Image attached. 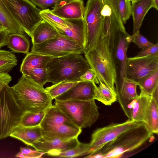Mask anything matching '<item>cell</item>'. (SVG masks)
Here are the masks:
<instances>
[{
    "instance_id": "6da1fadb",
    "label": "cell",
    "mask_w": 158,
    "mask_h": 158,
    "mask_svg": "<svg viewBox=\"0 0 158 158\" xmlns=\"http://www.w3.org/2000/svg\"><path fill=\"white\" fill-rule=\"evenodd\" d=\"M118 33H102L98 45L83 52L98 81H102L115 91L117 74L115 49Z\"/></svg>"
},
{
    "instance_id": "7a4b0ae2",
    "label": "cell",
    "mask_w": 158,
    "mask_h": 158,
    "mask_svg": "<svg viewBox=\"0 0 158 158\" xmlns=\"http://www.w3.org/2000/svg\"><path fill=\"white\" fill-rule=\"evenodd\" d=\"M11 87L16 102L25 112L44 111L52 105V100L46 89L28 76L22 74Z\"/></svg>"
},
{
    "instance_id": "3957f363",
    "label": "cell",
    "mask_w": 158,
    "mask_h": 158,
    "mask_svg": "<svg viewBox=\"0 0 158 158\" xmlns=\"http://www.w3.org/2000/svg\"><path fill=\"white\" fill-rule=\"evenodd\" d=\"M90 68L86 59L81 54L72 53L52 57L46 65L48 82L54 84L65 81H83L80 77Z\"/></svg>"
},
{
    "instance_id": "277c9868",
    "label": "cell",
    "mask_w": 158,
    "mask_h": 158,
    "mask_svg": "<svg viewBox=\"0 0 158 158\" xmlns=\"http://www.w3.org/2000/svg\"><path fill=\"white\" fill-rule=\"evenodd\" d=\"M153 133L143 123L124 132L106 144L92 158H119L126 152L139 148L150 138Z\"/></svg>"
},
{
    "instance_id": "5b68a950",
    "label": "cell",
    "mask_w": 158,
    "mask_h": 158,
    "mask_svg": "<svg viewBox=\"0 0 158 158\" xmlns=\"http://www.w3.org/2000/svg\"><path fill=\"white\" fill-rule=\"evenodd\" d=\"M54 104L75 126L81 129L91 127L99 117L98 107L95 100L84 101L55 99Z\"/></svg>"
},
{
    "instance_id": "8992f818",
    "label": "cell",
    "mask_w": 158,
    "mask_h": 158,
    "mask_svg": "<svg viewBox=\"0 0 158 158\" xmlns=\"http://www.w3.org/2000/svg\"><path fill=\"white\" fill-rule=\"evenodd\" d=\"M25 112L16 101L11 87L6 85L0 92V139L19 125Z\"/></svg>"
},
{
    "instance_id": "52a82bcc",
    "label": "cell",
    "mask_w": 158,
    "mask_h": 158,
    "mask_svg": "<svg viewBox=\"0 0 158 158\" xmlns=\"http://www.w3.org/2000/svg\"><path fill=\"white\" fill-rule=\"evenodd\" d=\"M2 0L25 33L31 37L35 27L43 20L41 10L29 0Z\"/></svg>"
},
{
    "instance_id": "ba28073f",
    "label": "cell",
    "mask_w": 158,
    "mask_h": 158,
    "mask_svg": "<svg viewBox=\"0 0 158 158\" xmlns=\"http://www.w3.org/2000/svg\"><path fill=\"white\" fill-rule=\"evenodd\" d=\"M103 4V0L87 1L83 17L87 33V44L84 52L94 48L99 42L102 29L101 10Z\"/></svg>"
},
{
    "instance_id": "9c48e42d",
    "label": "cell",
    "mask_w": 158,
    "mask_h": 158,
    "mask_svg": "<svg viewBox=\"0 0 158 158\" xmlns=\"http://www.w3.org/2000/svg\"><path fill=\"white\" fill-rule=\"evenodd\" d=\"M84 50V48L75 40L59 34L47 41L32 44L31 52L57 57L72 53L81 54Z\"/></svg>"
},
{
    "instance_id": "30bf717a",
    "label": "cell",
    "mask_w": 158,
    "mask_h": 158,
    "mask_svg": "<svg viewBox=\"0 0 158 158\" xmlns=\"http://www.w3.org/2000/svg\"><path fill=\"white\" fill-rule=\"evenodd\" d=\"M141 123L128 119L122 123H113L97 129L91 135L88 155L98 152L106 144L121 134L137 127Z\"/></svg>"
},
{
    "instance_id": "8fae6325",
    "label": "cell",
    "mask_w": 158,
    "mask_h": 158,
    "mask_svg": "<svg viewBox=\"0 0 158 158\" xmlns=\"http://www.w3.org/2000/svg\"><path fill=\"white\" fill-rule=\"evenodd\" d=\"M158 69V55L127 57L125 77L138 82Z\"/></svg>"
},
{
    "instance_id": "7c38bea8",
    "label": "cell",
    "mask_w": 158,
    "mask_h": 158,
    "mask_svg": "<svg viewBox=\"0 0 158 158\" xmlns=\"http://www.w3.org/2000/svg\"><path fill=\"white\" fill-rule=\"evenodd\" d=\"M118 0H103L101 10L102 24V32L115 33L126 30L119 11Z\"/></svg>"
},
{
    "instance_id": "4fadbf2b",
    "label": "cell",
    "mask_w": 158,
    "mask_h": 158,
    "mask_svg": "<svg viewBox=\"0 0 158 158\" xmlns=\"http://www.w3.org/2000/svg\"><path fill=\"white\" fill-rule=\"evenodd\" d=\"M137 82L124 77L120 80L119 85H117L115 88L117 100L129 119L131 118V104L139 96L137 92Z\"/></svg>"
},
{
    "instance_id": "5bb4252c",
    "label": "cell",
    "mask_w": 158,
    "mask_h": 158,
    "mask_svg": "<svg viewBox=\"0 0 158 158\" xmlns=\"http://www.w3.org/2000/svg\"><path fill=\"white\" fill-rule=\"evenodd\" d=\"M80 143L78 137L66 141L58 139L47 141L42 138L33 143L31 146L37 151L56 157L60 153L77 147Z\"/></svg>"
},
{
    "instance_id": "9a60e30c",
    "label": "cell",
    "mask_w": 158,
    "mask_h": 158,
    "mask_svg": "<svg viewBox=\"0 0 158 158\" xmlns=\"http://www.w3.org/2000/svg\"><path fill=\"white\" fill-rule=\"evenodd\" d=\"M97 86L96 83L94 82L80 81L67 91L56 97L55 99L84 101L95 100Z\"/></svg>"
},
{
    "instance_id": "2e32d148",
    "label": "cell",
    "mask_w": 158,
    "mask_h": 158,
    "mask_svg": "<svg viewBox=\"0 0 158 158\" xmlns=\"http://www.w3.org/2000/svg\"><path fill=\"white\" fill-rule=\"evenodd\" d=\"M52 8L50 11L52 13L66 20L83 18L85 10L82 0L62 1Z\"/></svg>"
},
{
    "instance_id": "e0dca14e",
    "label": "cell",
    "mask_w": 158,
    "mask_h": 158,
    "mask_svg": "<svg viewBox=\"0 0 158 158\" xmlns=\"http://www.w3.org/2000/svg\"><path fill=\"white\" fill-rule=\"evenodd\" d=\"M71 25L64 27L52 22L47 21L52 25L61 35L71 38L77 42L85 49L87 44L86 28L84 18L71 20Z\"/></svg>"
},
{
    "instance_id": "ac0fdd59",
    "label": "cell",
    "mask_w": 158,
    "mask_h": 158,
    "mask_svg": "<svg viewBox=\"0 0 158 158\" xmlns=\"http://www.w3.org/2000/svg\"><path fill=\"white\" fill-rule=\"evenodd\" d=\"M81 131V129L74 125L63 124L42 131V138L47 141L68 140L78 137Z\"/></svg>"
},
{
    "instance_id": "d6986e66",
    "label": "cell",
    "mask_w": 158,
    "mask_h": 158,
    "mask_svg": "<svg viewBox=\"0 0 158 158\" xmlns=\"http://www.w3.org/2000/svg\"><path fill=\"white\" fill-rule=\"evenodd\" d=\"M133 37L126 30L119 31L117 35L115 49L116 59L120 64V80L125 77L127 60V52L129 44L132 42Z\"/></svg>"
},
{
    "instance_id": "ffe728a7",
    "label": "cell",
    "mask_w": 158,
    "mask_h": 158,
    "mask_svg": "<svg viewBox=\"0 0 158 158\" xmlns=\"http://www.w3.org/2000/svg\"><path fill=\"white\" fill-rule=\"evenodd\" d=\"M63 124L74 125L57 107L52 105L45 111L40 126L42 131H45Z\"/></svg>"
},
{
    "instance_id": "44dd1931",
    "label": "cell",
    "mask_w": 158,
    "mask_h": 158,
    "mask_svg": "<svg viewBox=\"0 0 158 158\" xmlns=\"http://www.w3.org/2000/svg\"><path fill=\"white\" fill-rule=\"evenodd\" d=\"M10 136L31 146L33 143L42 138V130L40 125L27 127L19 125Z\"/></svg>"
},
{
    "instance_id": "7402d4cb",
    "label": "cell",
    "mask_w": 158,
    "mask_h": 158,
    "mask_svg": "<svg viewBox=\"0 0 158 158\" xmlns=\"http://www.w3.org/2000/svg\"><path fill=\"white\" fill-rule=\"evenodd\" d=\"M152 6V0H140L132 3L131 15L133 24L132 36L139 32L145 16Z\"/></svg>"
},
{
    "instance_id": "603a6c76",
    "label": "cell",
    "mask_w": 158,
    "mask_h": 158,
    "mask_svg": "<svg viewBox=\"0 0 158 158\" xmlns=\"http://www.w3.org/2000/svg\"><path fill=\"white\" fill-rule=\"evenodd\" d=\"M59 35L52 25L43 20L35 27L31 37L32 44H38L52 40Z\"/></svg>"
},
{
    "instance_id": "cb8c5ba5",
    "label": "cell",
    "mask_w": 158,
    "mask_h": 158,
    "mask_svg": "<svg viewBox=\"0 0 158 158\" xmlns=\"http://www.w3.org/2000/svg\"><path fill=\"white\" fill-rule=\"evenodd\" d=\"M151 98V96L140 91L138 98L131 104V120L137 123H143Z\"/></svg>"
},
{
    "instance_id": "d4e9b609",
    "label": "cell",
    "mask_w": 158,
    "mask_h": 158,
    "mask_svg": "<svg viewBox=\"0 0 158 158\" xmlns=\"http://www.w3.org/2000/svg\"><path fill=\"white\" fill-rule=\"evenodd\" d=\"M52 57L33 52H28L22 62L20 71L22 74L27 75L32 69L46 67L48 62Z\"/></svg>"
},
{
    "instance_id": "484cf974",
    "label": "cell",
    "mask_w": 158,
    "mask_h": 158,
    "mask_svg": "<svg viewBox=\"0 0 158 158\" xmlns=\"http://www.w3.org/2000/svg\"><path fill=\"white\" fill-rule=\"evenodd\" d=\"M0 21L8 34L25 35V32L12 15L2 0H0Z\"/></svg>"
},
{
    "instance_id": "4316f807",
    "label": "cell",
    "mask_w": 158,
    "mask_h": 158,
    "mask_svg": "<svg viewBox=\"0 0 158 158\" xmlns=\"http://www.w3.org/2000/svg\"><path fill=\"white\" fill-rule=\"evenodd\" d=\"M158 101L151 96L143 123L152 133H158Z\"/></svg>"
},
{
    "instance_id": "83f0119b",
    "label": "cell",
    "mask_w": 158,
    "mask_h": 158,
    "mask_svg": "<svg viewBox=\"0 0 158 158\" xmlns=\"http://www.w3.org/2000/svg\"><path fill=\"white\" fill-rule=\"evenodd\" d=\"M6 46L14 52L27 54L29 52L30 42L25 35L8 34Z\"/></svg>"
},
{
    "instance_id": "f1b7e54d",
    "label": "cell",
    "mask_w": 158,
    "mask_h": 158,
    "mask_svg": "<svg viewBox=\"0 0 158 158\" xmlns=\"http://www.w3.org/2000/svg\"><path fill=\"white\" fill-rule=\"evenodd\" d=\"M98 81L99 86H97L96 88L95 100L106 106H110L117 101L116 91L108 87L102 81Z\"/></svg>"
},
{
    "instance_id": "f546056e",
    "label": "cell",
    "mask_w": 158,
    "mask_h": 158,
    "mask_svg": "<svg viewBox=\"0 0 158 158\" xmlns=\"http://www.w3.org/2000/svg\"><path fill=\"white\" fill-rule=\"evenodd\" d=\"M17 63L16 57L14 53L0 49V73H8Z\"/></svg>"
},
{
    "instance_id": "4dcf8cb0",
    "label": "cell",
    "mask_w": 158,
    "mask_h": 158,
    "mask_svg": "<svg viewBox=\"0 0 158 158\" xmlns=\"http://www.w3.org/2000/svg\"><path fill=\"white\" fill-rule=\"evenodd\" d=\"M140 91L151 96L158 88V69L137 82Z\"/></svg>"
},
{
    "instance_id": "1f68e13d",
    "label": "cell",
    "mask_w": 158,
    "mask_h": 158,
    "mask_svg": "<svg viewBox=\"0 0 158 158\" xmlns=\"http://www.w3.org/2000/svg\"><path fill=\"white\" fill-rule=\"evenodd\" d=\"M77 81H65L53 84L45 88L52 100L67 91L78 82Z\"/></svg>"
},
{
    "instance_id": "d6a6232c",
    "label": "cell",
    "mask_w": 158,
    "mask_h": 158,
    "mask_svg": "<svg viewBox=\"0 0 158 158\" xmlns=\"http://www.w3.org/2000/svg\"><path fill=\"white\" fill-rule=\"evenodd\" d=\"M45 111L38 113L25 112L22 118L19 125L27 127L40 125L45 115Z\"/></svg>"
},
{
    "instance_id": "836d02e7",
    "label": "cell",
    "mask_w": 158,
    "mask_h": 158,
    "mask_svg": "<svg viewBox=\"0 0 158 158\" xmlns=\"http://www.w3.org/2000/svg\"><path fill=\"white\" fill-rule=\"evenodd\" d=\"M89 143H80L77 147L66 151L60 153L56 157L73 158L89 155Z\"/></svg>"
},
{
    "instance_id": "e575fe53",
    "label": "cell",
    "mask_w": 158,
    "mask_h": 158,
    "mask_svg": "<svg viewBox=\"0 0 158 158\" xmlns=\"http://www.w3.org/2000/svg\"><path fill=\"white\" fill-rule=\"evenodd\" d=\"M27 75L43 87L48 82V73L46 67L32 69L29 70Z\"/></svg>"
},
{
    "instance_id": "d590c367",
    "label": "cell",
    "mask_w": 158,
    "mask_h": 158,
    "mask_svg": "<svg viewBox=\"0 0 158 158\" xmlns=\"http://www.w3.org/2000/svg\"><path fill=\"white\" fill-rule=\"evenodd\" d=\"M40 14L43 20L59 24L66 27H69L72 24L71 20L63 19L52 13L49 9L41 10Z\"/></svg>"
},
{
    "instance_id": "8d00e7d4",
    "label": "cell",
    "mask_w": 158,
    "mask_h": 158,
    "mask_svg": "<svg viewBox=\"0 0 158 158\" xmlns=\"http://www.w3.org/2000/svg\"><path fill=\"white\" fill-rule=\"evenodd\" d=\"M118 8L121 20L126 24L131 15V2L129 0H118Z\"/></svg>"
},
{
    "instance_id": "74e56055",
    "label": "cell",
    "mask_w": 158,
    "mask_h": 158,
    "mask_svg": "<svg viewBox=\"0 0 158 158\" xmlns=\"http://www.w3.org/2000/svg\"><path fill=\"white\" fill-rule=\"evenodd\" d=\"M44 154V152L36 150H33L27 148L21 147L20 151L16 155V156L24 158H37L41 157Z\"/></svg>"
},
{
    "instance_id": "f35d334b",
    "label": "cell",
    "mask_w": 158,
    "mask_h": 158,
    "mask_svg": "<svg viewBox=\"0 0 158 158\" xmlns=\"http://www.w3.org/2000/svg\"><path fill=\"white\" fill-rule=\"evenodd\" d=\"M132 37V42L142 49L151 47L154 44L149 41L141 34L139 32L133 36Z\"/></svg>"
},
{
    "instance_id": "ab89813d",
    "label": "cell",
    "mask_w": 158,
    "mask_h": 158,
    "mask_svg": "<svg viewBox=\"0 0 158 158\" xmlns=\"http://www.w3.org/2000/svg\"><path fill=\"white\" fill-rule=\"evenodd\" d=\"M36 6L39 7L41 10L47 9L51 6L54 5L62 1L60 0H29Z\"/></svg>"
},
{
    "instance_id": "60d3db41",
    "label": "cell",
    "mask_w": 158,
    "mask_h": 158,
    "mask_svg": "<svg viewBox=\"0 0 158 158\" xmlns=\"http://www.w3.org/2000/svg\"><path fill=\"white\" fill-rule=\"evenodd\" d=\"M154 55H158V43L151 47L142 49L135 56L141 57Z\"/></svg>"
},
{
    "instance_id": "b9f144b4",
    "label": "cell",
    "mask_w": 158,
    "mask_h": 158,
    "mask_svg": "<svg viewBox=\"0 0 158 158\" xmlns=\"http://www.w3.org/2000/svg\"><path fill=\"white\" fill-rule=\"evenodd\" d=\"M80 79L83 81H91L96 83H98L94 72L90 68L80 77Z\"/></svg>"
},
{
    "instance_id": "7bdbcfd3",
    "label": "cell",
    "mask_w": 158,
    "mask_h": 158,
    "mask_svg": "<svg viewBox=\"0 0 158 158\" xmlns=\"http://www.w3.org/2000/svg\"><path fill=\"white\" fill-rule=\"evenodd\" d=\"M11 80V77L8 73H0V92Z\"/></svg>"
},
{
    "instance_id": "ee69618b",
    "label": "cell",
    "mask_w": 158,
    "mask_h": 158,
    "mask_svg": "<svg viewBox=\"0 0 158 158\" xmlns=\"http://www.w3.org/2000/svg\"><path fill=\"white\" fill-rule=\"evenodd\" d=\"M8 33L5 30H0V49L6 45Z\"/></svg>"
},
{
    "instance_id": "f6af8a7d",
    "label": "cell",
    "mask_w": 158,
    "mask_h": 158,
    "mask_svg": "<svg viewBox=\"0 0 158 158\" xmlns=\"http://www.w3.org/2000/svg\"><path fill=\"white\" fill-rule=\"evenodd\" d=\"M153 6L152 7L155 9L156 10H158V0H152Z\"/></svg>"
},
{
    "instance_id": "bcb514c9",
    "label": "cell",
    "mask_w": 158,
    "mask_h": 158,
    "mask_svg": "<svg viewBox=\"0 0 158 158\" xmlns=\"http://www.w3.org/2000/svg\"><path fill=\"white\" fill-rule=\"evenodd\" d=\"M0 30H5L3 25L0 21Z\"/></svg>"
},
{
    "instance_id": "7dc6e473",
    "label": "cell",
    "mask_w": 158,
    "mask_h": 158,
    "mask_svg": "<svg viewBox=\"0 0 158 158\" xmlns=\"http://www.w3.org/2000/svg\"><path fill=\"white\" fill-rule=\"evenodd\" d=\"M132 3H134L140 0H129Z\"/></svg>"
},
{
    "instance_id": "c3c4849f",
    "label": "cell",
    "mask_w": 158,
    "mask_h": 158,
    "mask_svg": "<svg viewBox=\"0 0 158 158\" xmlns=\"http://www.w3.org/2000/svg\"><path fill=\"white\" fill-rule=\"evenodd\" d=\"M62 0V1H65V0Z\"/></svg>"
}]
</instances>
